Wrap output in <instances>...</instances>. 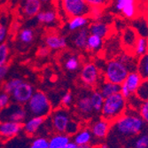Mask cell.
I'll use <instances>...</instances> for the list:
<instances>
[{"label":"cell","instance_id":"1","mask_svg":"<svg viewBox=\"0 0 148 148\" xmlns=\"http://www.w3.org/2000/svg\"><path fill=\"white\" fill-rule=\"evenodd\" d=\"M145 123L138 112L132 108L127 110L112 123L114 130L124 137L138 136L144 130Z\"/></svg>","mask_w":148,"mask_h":148},{"label":"cell","instance_id":"2","mask_svg":"<svg viewBox=\"0 0 148 148\" xmlns=\"http://www.w3.org/2000/svg\"><path fill=\"white\" fill-rule=\"evenodd\" d=\"M30 116L47 118L52 113V105L47 94L42 90H36L29 102L25 105Z\"/></svg>","mask_w":148,"mask_h":148},{"label":"cell","instance_id":"3","mask_svg":"<svg viewBox=\"0 0 148 148\" xmlns=\"http://www.w3.org/2000/svg\"><path fill=\"white\" fill-rule=\"evenodd\" d=\"M128 108L127 99L121 94L116 93L108 98H106L101 109V117L113 123L122 115Z\"/></svg>","mask_w":148,"mask_h":148},{"label":"cell","instance_id":"4","mask_svg":"<svg viewBox=\"0 0 148 148\" xmlns=\"http://www.w3.org/2000/svg\"><path fill=\"white\" fill-rule=\"evenodd\" d=\"M102 71L103 79L113 84L121 85L130 72L128 66L123 64L118 58L112 59L100 69Z\"/></svg>","mask_w":148,"mask_h":148},{"label":"cell","instance_id":"5","mask_svg":"<svg viewBox=\"0 0 148 148\" xmlns=\"http://www.w3.org/2000/svg\"><path fill=\"white\" fill-rule=\"evenodd\" d=\"M102 73L99 66L93 62L85 63L80 70L79 80L81 84L87 88H95L103 80Z\"/></svg>","mask_w":148,"mask_h":148},{"label":"cell","instance_id":"6","mask_svg":"<svg viewBox=\"0 0 148 148\" xmlns=\"http://www.w3.org/2000/svg\"><path fill=\"white\" fill-rule=\"evenodd\" d=\"M60 8L66 18L79 15H87L90 6L85 0H59Z\"/></svg>","mask_w":148,"mask_h":148},{"label":"cell","instance_id":"7","mask_svg":"<svg viewBox=\"0 0 148 148\" xmlns=\"http://www.w3.org/2000/svg\"><path fill=\"white\" fill-rule=\"evenodd\" d=\"M29 116L25 106L11 103L5 109L0 111V121H9L23 123Z\"/></svg>","mask_w":148,"mask_h":148},{"label":"cell","instance_id":"8","mask_svg":"<svg viewBox=\"0 0 148 148\" xmlns=\"http://www.w3.org/2000/svg\"><path fill=\"white\" fill-rule=\"evenodd\" d=\"M113 9L123 17L133 20L138 15V0H114Z\"/></svg>","mask_w":148,"mask_h":148},{"label":"cell","instance_id":"9","mask_svg":"<svg viewBox=\"0 0 148 148\" xmlns=\"http://www.w3.org/2000/svg\"><path fill=\"white\" fill-rule=\"evenodd\" d=\"M142 81L143 77L137 70L130 71L124 80V82L121 84L120 93L128 100L132 95L135 94Z\"/></svg>","mask_w":148,"mask_h":148},{"label":"cell","instance_id":"10","mask_svg":"<svg viewBox=\"0 0 148 148\" xmlns=\"http://www.w3.org/2000/svg\"><path fill=\"white\" fill-rule=\"evenodd\" d=\"M70 114L65 107L52 111L51 114V128L55 133H66L71 121Z\"/></svg>","mask_w":148,"mask_h":148},{"label":"cell","instance_id":"11","mask_svg":"<svg viewBox=\"0 0 148 148\" xmlns=\"http://www.w3.org/2000/svg\"><path fill=\"white\" fill-rule=\"evenodd\" d=\"M35 91L36 90L34 86L30 83L26 82V81L23 80L11 93L12 102L25 106L29 102Z\"/></svg>","mask_w":148,"mask_h":148},{"label":"cell","instance_id":"12","mask_svg":"<svg viewBox=\"0 0 148 148\" xmlns=\"http://www.w3.org/2000/svg\"><path fill=\"white\" fill-rule=\"evenodd\" d=\"M23 123L9 122V121H0V139L7 141L16 138L22 132Z\"/></svg>","mask_w":148,"mask_h":148},{"label":"cell","instance_id":"13","mask_svg":"<svg viewBox=\"0 0 148 148\" xmlns=\"http://www.w3.org/2000/svg\"><path fill=\"white\" fill-rule=\"evenodd\" d=\"M112 128V123L104 118L96 120L90 124V130L91 131L92 137L96 140H104L110 132Z\"/></svg>","mask_w":148,"mask_h":148},{"label":"cell","instance_id":"14","mask_svg":"<svg viewBox=\"0 0 148 148\" xmlns=\"http://www.w3.org/2000/svg\"><path fill=\"white\" fill-rule=\"evenodd\" d=\"M46 118L41 116H31L30 118L27 119L23 123L22 132L27 137L32 138L36 135L37 132L40 130L45 124Z\"/></svg>","mask_w":148,"mask_h":148},{"label":"cell","instance_id":"15","mask_svg":"<svg viewBox=\"0 0 148 148\" xmlns=\"http://www.w3.org/2000/svg\"><path fill=\"white\" fill-rule=\"evenodd\" d=\"M75 109L77 114L84 119H89L91 117L94 110L91 106L90 94H83L79 96L75 102Z\"/></svg>","mask_w":148,"mask_h":148},{"label":"cell","instance_id":"16","mask_svg":"<svg viewBox=\"0 0 148 148\" xmlns=\"http://www.w3.org/2000/svg\"><path fill=\"white\" fill-rule=\"evenodd\" d=\"M44 43L51 51L63 50L68 46L66 38L57 33L46 35L44 38Z\"/></svg>","mask_w":148,"mask_h":148},{"label":"cell","instance_id":"17","mask_svg":"<svg viewBox=\"0 0 148 148\" xmlns=\"http://www.w3.org/2000/svg\"><path fill=\"white\" fill-rule=\"evenodd\" d=\"M42 2L40 0H24L21 11L27 18H34L42 11Z\"/></svg>","mask_w":148,"mask_h":148},{"label":"cell","instance_id":"18","mask_svg":"<svg viewBox=\"0 0 148 148\" xmlns=\"http://www.w3.org/2000/svg\"><path fill=\"white\" fill-rule=\"evenodd\" d=\"M88 29L90 34L96 35L103 39L108 36L111 34L112 29L108 23L104 22L102 21H92L90 23L88 26Z\"/></svg>","mask_w":148,"mask_h":148},{"label":"cell","instance_id":"19","mask_svg":"<svg viewBox=\"0 0 148 148\" xmlns=\"http://www.w3.org/2000/svg\"><path fill=\"white\" fill-rule=\"evenodd\" d=\"M90 23V19L87 15L74 16L68 19L66 21V29L70 32H76L77 30L87 28Z\"/></svg>","mask_w":148,"mask_h":148},{"label":"cell","instance_id":"20","mask_svg":"<svg viewBox=\"0 0 148 148\" xmlns=\"http://www.w3.org/2000/svg\"><path fill=\"white\" fill-rule=\"evenodd\" d=\"M97 90L106 99V98H108L112 95H114L116 93H119L120 90H121V85L113 84L111 82H108V81H106L103 79L100 82V84L98 85Z\"/></svg>","mask_w":148,"mask_h":148},{"label":"cell","instance_id":"21","mask_svg":"<svg viewBox=\"0 0 148 148\" xmlns=\"http://www.w3.org/2000/svg\"><path fill=\"white\" fill-rule=\"evenodd\" d=\"M93 139L91 131L89 128L80 129L73 137V142L76 145H90Z\"/></svg>","mask_w":148,"mask_h":148},{"label":"cell","instance_id":"22","mask_svg":"<svg viewBox=\"0 0 148 148\" xmlns=\"http://www.w3.org/2000/svg\"><path fill=\"white\" fill-rule=\"evenodd\" d=\"M90 35L88 28H84L75 32L72 37V44L77 49H85L87 39Z\"/></svg>","mask_w":148,"mask_h":148},{"label":"cell","instance_id":"23","mask_svg":"<svg viewBox=\"0 0 148 148\" xmlns=\"http://www.w3.org/2000/svg\"><path fill=\"white\" fill-rule=\"evenodd\" d=\"M71 140L69 135L66 133H55L49 138L48 148H62Z\"/></svg>","mask_w":148,"mask_h":148},{"label":"cell","instance_id":"24","mask_svg":"<svg viewBox=\"0 0 148 148\" xmlns=\"http://www.w3.org/2000/svg\"><path fill=\"white\" fill-rule=\"evenodd\" d=\"M36 21L39 23H42L47 26H51L52 24H55L58 19V14L54 10H45L41 11L36 16Z\"/></svg>","mask_w":148,"mask_h":148},{"label":"cell","instance_id":"25","mask_svg":"<svg viewBox=\"0 0 148 148\" xmlns=\"http://www.w3.org/2000/svg\"><path fill=\"white\" fill-rule=\"evenodd\" d=\"M138 37L137 31L133 28H127L123 30V36H122V42L125 48L129 50H132L134 45L136 44V41Z\"/></svg>","mask_w":148,"mask_h":148},{"label":"cell","instance_id":"26","mask_svg":"<svg viewBox=\"0 0 148 148\" xmlns=\"http://www.w3.org/2000/svg\"><path fill=\"white\" fill-rule=\"evenodd\" d=\"M103 38L96 36V35H92L90 34L87 39V43H86V47L85 49L89 51L90 52L92 53H98L99 51H101L103 47Z\"/></svg>","mask_w":148,"mask_h":148},{"label":"cell","instance_id":"27","mask_svg":"<svg viewBox=\"0 0 148 148\" xmlns=\"http://www.w3.org/2000/svg\"><path fill=\"white\" fill-rule=\"evenodd\" d=\"M147 51H148V38L138 36L136 44L132 49L133 55L137 58H140L141 56L145 55Z\"/></svg>","mask_w":148,"mask_h":148},{"label":"cell","instance_id":"28","mask_svg":"<svg viewBox=\"0 0 148 148\" xmlns=\"http://www.w3.org/2000/svg\"><path fill=\"white\" fill-rule=\"evenodd\" d=\"M133 29H135L139 36L148 37V21L145 17L135 18L133 23Z\"/></svg>","mask_w":148,"mask_h":148},{"label":"cell","instance_id":"29","mask_svg":"<svg viewBox=\"0 0 148 148\" xmlns=\"http://www.w3.org/2000/svg\"><path fill=\"white\" fill-rule=\"evenodd\" d=\"M90 102H91V106H92L94 112L100 113L103 107V105H104L105 98L101 95V93L98 90H93L90 94Z\"/></svg>","mask_w":148,"mask_h":148},{"label":"cell","instance_id":"30","mask_svg":"<svg viewBox=\"0 0 148 148\" xmlns=\"http://www.w3.org/2000/svg\"><path fill=\"white\" fill-rule=\"evenodd\" d=\"M63 66H64L65 69L68 70L69 72H75V71L79 70V69H80L81 61L77 55L70 54L65 59Z\"/></svg>","mask_w":148,"mask_h":148},{"label":"cell","instance_id":"31","mask_svg":"<svg viewBox=\"0 0 148 148\" xmlns=\"http://www.w3.org/2000/svg\"><path fill=\"white\" fill-rule=\"evenodd\" d=\"M35 37V34L32 29L30 28H24L19 31L18 34V40L21 45H29L32 44Z\"/></svg>","mask_w":148,"mask_h":148},{"label":"cell","instance_id":"32","mask_svg":"<svg viewBox=\"0 0 148 148\" xmlns=\"http://www.w3.org/2000/svg\"><path fill=\"white\" fill-rule=\"evenodd\" d=\"M137 71L141 75L143 79H148V51L138 58Z\"/></svg>","mask_w":148,"mask_h":148},{"label":"cell","instance_id":"33","mask_svg":"<svg viewBox=\"0 0 148 148\" xmlns=\"http://www.w3.org/2000/svg\"><path fill=\"white\" fill-rule=\"evenodd\" d=\"M21 78H18V77H14V78H11L9 80H6L2 84V90L5 92H7L11 95V93L14 90L21 82H22Z\"/></svg>","mask_w":148,"mask_h":148},{"label":"cell","instance_id":"34","mask_svg":"<svg viewBox=\"0 0 148 148\" xmlns=\"http://www.w3.org/2000/svg\"><path fill=\"white\" fill-rule=\"evenodd\" d=\"M135 95L141 101L148 100V79H143L141 84L135 92Z\"/></svg>","mask_w":148,"mask_h":148},{"label":"cell","instance_id":"35","mask_svg":"<svg viewBox=\"0 0 148 148\" xmlns=\"http://www.w3.org/2000/svg\"><path fill=\"white\" fill-rule=\"evenodd\" d=\"M10 58V48L7 43L0 44V66L7 65Z\"/></svg>","mask_w":148,"mask_h":148},{"label":"cell","instance_id":"36","mask_svg":"<svg viewBox=\"0 0 148 148\" xmlns=\"http://www.w3.org/2000/svg\"><path fill=\"white\" fill-rule=\"evenodd\" d=\"M49 146V139L45 137H36L35 138L30 145H29V148H48Z\"/></svg>","mask_w":148,"mask_h":148},{"label":"cell","instance_id":"37","mask_svg":"<svg viewBox=\"0 0 148 148\" xmlns=\"http://www.w3.org/2000/svg\"><path fill=\"white\" fill-rule=\"evenodd\" d=\"M103 9L100 7H90V11L88 13V16L91 21H102L103 18Z\"/></svg>","mask_w":148,"mask_h":148},{"label":"cell","instance_id":"38","mask_svg":"<svg viewBox=\"0 0 148 148\" xmlns=\"http://www.w3.org/2000/svg\"><path fill=\"white\" fill-rule=\"evenodd\" d=\"M134 148H148V133H143L137 138Z\"/></svg>","mask_w":148,"mask_h":148},{"label":"cell","instance_id":"39","mask_svg":"<svg viewBox=\"0 0 148 148\" xmlns=\"http://www.w3.org/2000/svg\"><path fill=\"white\" fill-rule=\"evenodd\" d=\"M138 112L141 118L143 119L144 123L148 125V100L142 101L140 106L138 107Z\"/></svg>","mask_w":148,"mask_h":148},{"label":"cell","instance_id":"40","mask_svg":"<svg viewBox=\"0 0 148 148\" xmlns=\"http://www.w3.org/2000/svg\"><path fill=\"white\" fill-rule=\"evenodd\" d=\"M11 103H12L11 95L9 93L2 90L0 92V111L5 109Z\"/></svg>","mask_w":148,"mask_h":148},{"label":"cell","instance_id":"41","mask_svg":"<svg viewBox=\"0 0 148 148\" xmlns=\"http://www.w3.org/2000/svg\"><path fill=\"white\" fill-rule=\"evenodd\" d=\"M74 101V96H73V93L69 90L64 93V95L61 97L60 99V105L63 106V107H69V106L72 105Z\"/></svg>","mask_w":148,"mask_h":148},{"label":"cell","instance_id":"42","mask_svg":"<svg viewBox=\"0 0 148 148\" xmlns=\"http://www.w3.org/2000/svg\"><path fill=\"white\" fill-rule=\"evenodd\" d=\"M79 130H80L79 123L75 120H71L69 126H68V129H66V134H68V135H69V136H72V135L74 136Z\"/></svg>","mask_w":148,"mask_h":148},{"label":"cell","instance_id":"43","mask_svg":"<svg viewBox=\"0 0 148 148\" xmlns=\"http://www.w3.org/2000/svg\"><path fill=\"white\" fill-rule=\"evenodd\" d=\"M90 7H100L104 8L109 4L110 0H85Z\"/></svg>","mask_w":148,"mask_h":148},{"label":"cell","instance_id":"44","mask_svg":"<svg viewBox=\"0 0 148 148\" xmlns=\"http://www.w3.org/2000/svg\"><path fill=\"white\" fill-rule=\"evenodd\" d=\"M8 34V28L5 21H0V44L5 42Z\"/></svg>","mask_w":148,"mask_h":148},{"label":"cell","instance_id":"45","mask_svg":"<svg viewBox=\"0 0 148 148\" xmlns=\"http://www.w3.org/2000/svg\"><path fill=\"white\" fill-rule=\"evenodd\" d=\"M50 51L51 50L45 45L43 46H40L37 50V55L38 57H41V58H45L50 54Z\"/></svg>","mask_w":148,"mask_h":148},{"label":"cell","instance_id":"46","mask_svg":"<svg viewBox=\"0 0 148 148\" xmlns=\"http://www.w3.org/2000/svg\"><path fill=\"white\" fill-rule=\"evenodd\" d=\"M9 71V65H3L0 66V82L4 81L8 74Z\"/></svg>","mask_w":148,"mask_h":148},{"label":"cell","instance_id":"47","mask_svg":"<svg viewBox=\"0 0 148 148\" xmlns=\"http://www.w3.org/2000/svg\"><path fill=\"white\" fill-rule=\"evenodd\" d=\"M77 147V145L73 142V141H70L69 144H66L65 146H63L62 148H76Z\"/></svg>","mask_w":148,"mask_h":148},{"label":"cell","instance_id":"48","mask_svg":"<svg viewBox=\"0 0 148 148\" xmlns=\"http://www.w3.org/2000/svg\"><path fill=\"white\" fill-rule=\"evenodd\" d=\"M76 148H94V147L90 144V145H77Z\"/></svg>","mask_w":148,"mask_h":148},{"label":"cell","instance_id":"49","mask_svg":"<svg viewBox=\"0 0 148 148\" xmlns=\"http://www.w3.org/2000/svg\"><path fill=\"white\" fill-rule=\"evenodd\" d=\"M98 148H109V147H108V145H107V144H106V143H102V144H100V145H99V146Z\"/></svg>","mask_w":148,"mask_h":148},{"label":"cell","instance_id":"50","mask_svg":"<svg viewBox=\"0 0 148 148\" xmlns=\"http://www.w3.org/2000/svg\"><path fill=\"white\" fill-rule=\"evenodd\" d=\"M42 3H45V4H47V3H49V2H51V0H40Z\"/></svg>","mask_w":148,"mask_h":148},{"label":"cell","instance_id":"51","mask_svg":"<svg viewBox=\"0 0 148 148\" xmlns=\"http://www.w3.org/2000/svg\"><path fill=\"white\" fill-rule=\"evenodd\" d=\"M146 19H147V21H148V5H147V7H146Z\"/></svg>","mask_w":148,"mask_h":148},{"label":"cell","instance_id":"52","mask_svg":"<svg viewBox=\"0 0 148 148\" xmlns=\"http://www.w3.org/2000/svg\"><path fill=\"white\" fill-rule=\"evenodd\" d=\"M20 1H24V0H20Z\"/></svg>","mask_w":148,"mask_h":148},{"label":"cell","instance_id":"53","mask_svg":"<svg viewBox=\"0 0 148 148\" xmlns=\"http://www.w3.org/2000/svg\"><path fill=\"white\" fill-rule=\"evenodd\" d=\"M1 1H2V0H0V3H1Z\"/></svg>","mask_w":148,"mask_h":148}]
</instances>
